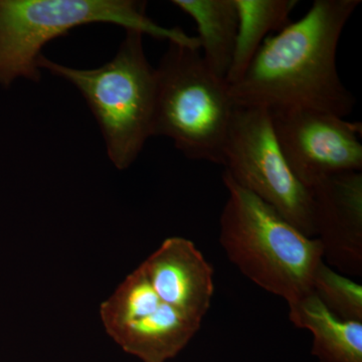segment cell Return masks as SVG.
Returning <instances> with one entry per match:
<instances>
[{
  "mask_svg": "<svg viewBox=\"0 0 362 362\" xmlns=\"http://www.w3.org/2000/svg\"><path fill=\"white\" fill-rule=\"evenodd\" d=\"M280 148L307 189L328 176L362 170V125L327 112L269 110Z\"/></svg>",
  "mask_w": 362,
  "mask_h": 362,
  "instance_id": "cell-8",
  "label": "cell"
},
{
  "mask_svg": "<svg viewBox=\"0 0 362 362\" xmlns=\"http://www.w3.org/2000/svg\"><path fill=\"white\" fill-rule=\"evenodd\" d=\"M112 23L168 42L199 49L197 37L166 28L146 16L145 2L133 0H0V85L16 78L39 82L42 47L77 26Z\"/></svg>",
  "mask_w": 362,
  "mask_h": 362,
  "instance_id": "cell-3",
  "label": "cell"
},
{
  "mask_svg": "<svg viewBox=\"0 0 362 362\" xmlns=\"http://www.w3.org/2000/svg\"><path fill=\"white\" fill-rule=\"evenodd\" d=\"M223 166L240 187L273 207L307 237L315 238L310 192L286 160L268 109L235 107Z\"/></svg>",
  "mask_w": 362,
  "mask_h": 362,
  "instance_id": "cell-6",
  "label": "cell"
},
{
  "mask_svg": "<svg viewBox=\"0 0 362 362\" xmlns=\"http://www.w3.org/2000/svg\"><path fill=\"white\" fill-rule=\"evenodd\" d=\"M361 0H315L303 18L267 37L242 78L230 85L235 106L305 108L345 118L356 98L343 85L337 54Z\"/></svg>",
  "mask_w": 362,
  "mask_h": 362,
  "instance_id": "cell-1",
  "label": "cell"
},
{
  "mask_svg": "<svg viewBox=\"0 0 362 362\" xmlns=\"http://www.w3.org/2000/svg\"><path fill=\"white\" fill-rule=\"evenodd\" d=\"M171 4L197 23L202 58L214 75L226 80L239 28L235 0H173Z\"/></svg>",
  "mask_w": 362,
  "mask_h": 362,
  "instance_id": "cell-12",
  "label": "cell"
},
{
  "mask_svg": "<svg viewBox=\"0 0 362 362\" xmlns=\"http://www.w3.org/2000/svg\"><path fill=\"white\" fill-rule=\"evenodd\" d=\"M140 267L162 301L202 325L214 294V272L192 240H164Z\"/></svg>",
  "mask_w": 362,
  "mask_h": 362,
  "instance_id": "cell-10",
  "label": "cell"
},
{
  "mask_svg": "<svg viewBox=\"0 0 362 362\" xmlns=\"http://www.w3.org/2000/svg\"><path fill=\"white\" fill-rule=\"evenodd\" d=\"M228 199L220 218V243L240 273L288 304L312 292L324 261L316 238L307 237L256 195L223 175Z\"/></svg>",
  "mask_w": 362,
  "mask_h": 362,
  "instance_id": "cell-2",
  "label": "cell"
},
{
  "mask_svg": "<svg viewBox=\"0 0 362 362\" xmlns=\"http://www.w3.org/2000/svg\"><path fill=\"white\" fill-rule=\"evenodd\" d=\"M239 16L237 42L232 66L226 76L233 85L246 73L265 37L271 32H280L292 23L290 16L297 0H235Z\"/></svg>",
  "mask_w": 362,
  "mask_h": 362,
  "instance_id": "cell-13",
  "label": "cell"
},
{
  "mask_svg": "<svg viewBox=\"0 0 362 362\" xmlns=\"http://www.w3.org/2000/svg\"><path fill=\"white\" fill-rule=\"evenodd\" d=\"M315 238L323 259L345 276L362 275V173L328 176L311 188Z\"/></svg>",
  "mask_w": 362,
  "mask_h": 362,
  "instance_id": "cell-9",
  "label": "cell"
},
{
  "mask_svg": "<svg viewBox=\"0 0 362 362\" xmlns=\"http://www.w3.org/2000/svg\"><path fill=\"white\" fill-rule=\"evenodd\" d=\"M100 316L109 337L142 362H168L201 328L162 301L140 266L101 304Z\"/></svg>",
  "mask_w": 362,
  "mask_h": 362,
  "instance_id": "cell-7",
  "label": "cell"
},
{
  "mask_svg": "<svg viewBox=\"0 0 362 362\" xmlns=\"http://www.w3.org/2000/svg\"><path fill=\"white\" fill-rule=\"evenodd\" d=\"M39 68L63 78L80 90L94 114L116 168L132 165L152 136L156 71L143 49V35L126 30L115 58L100 68L80 70L45 56Z\"/></svg>",
  "mask_w": 362,
  "mask_h": 362,
  "instance_id": "cell-4",
  "label": "cell"
},
{
  "mask_svg": "<svg viewBox=\"0 0 362 362\" xmlns=\"http://www.w3.org/2000/svg\"><path fill=\"white\" fill-rule=\"evenodd\" d=\"M312 292L331 313L344 320L362 322V286L325 262L317 268Z\"/></svg>",
  "mask_w": 362,
  "mask_h": 362,
  "instance_id": "cell-14",
  "label": "cell"
},
{
  "mask_svg": "<svg viewBox=\"0 0 362 362\" xmlns=\"http://www.w3.org/2000/svg\"><path fill=\"white\" fill-rule=\"evenodd\" d=\"M201 49L169 42L156 71L152 136H165L185 157L223 165L235 105L230 85L209 70Z\"/></svg>",
  "mask_w": 362,
  "mask_h": 362,
  "instance_id": "cell-5",
  "label": "cell"
},
{
  "mask_svg": "<svg viewBox=\"0 0 362 362\" xmlns=\"http://www.w3.org/2000/svg\"><path fill=\"white\" fill-rule=\"evenodd\" d=\"M293 325L313 335L319 362H362V322L331 313L313 292L288 304Z\"/></svg>",
  "mask_w": 362,
  "mask_h": 362,
  "instance_id": "cell-11",
  "label": "cell"
}]
</instances>
